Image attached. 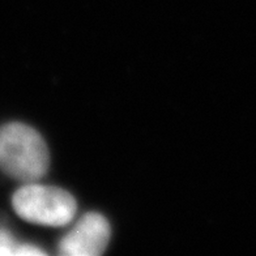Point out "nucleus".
Segmentation results:
<instances>
[{
    "label": "nucleus",
    "mask_w": 256,
    "mask_h": 256,
    "mask_svg": "<svg viewBox=\"0 0 256 256\" xmlns=\"http://www.w3.org/2000/svg\"><path fill=\"white\" fill-rule=\"evenodd\" d=\"M16 213L28 222L60 228L74 218L78 204L68 191L54 186L24 183L12 198Z\"/></svg>",
    "instance_id": "2"
},
{
    "label": "nucleus",
    "mask_w": 256,
    "mask_h": 256,
    "mask_svg": "<svg viewBox=\"0 0 256 256\" xmlns=\"http://www.w3.org/2000/svg\"><path fill=\"white\" fill-rule=\"evenodd\" d=\"M50 153L44 138L30 126L7 123L0 127V170L21 183L46 176Z\"/></svg>",
    "instance_id": "1"
},
{
    "label": "nucleus",
    "mask_w": 256,
    "mask_h": 256,
    "mask_svg": "<svg viewBox=\"0 0 256 256\" xmlns=\"http://www.w3.org/2000/svg\"><path fill=\"white\" fill-rule=\"evenodd\" d=\"M20 243L17 242L8 230L0 228V256L17 255Z\"/></svg>",
    "instance_id": "4"
},
{
    "label": "nucleus",
    "mask_w": 256,
    "mask_h": 256,
    "mask_svg": "<svg viewBox=\"0 0 256 256\" xmlns=\"http://www.w3.org/2000/svg\"><path fill=\"white\" fill-rule=\"evenodd\" d=\"M18 256H42L46 255L44 250L38 248L37 246L30 244V243H20L18 251H17Z\"/></svg>",
    "instance_id": "5"
},
{
    "label": "nucleus",
    "mask_w": 256,
    "mask_h": 256,
    "mask_svg": "<svg viewBox=\"0 0 256 256\" xmlns=\"http://www.w3.org/2000/svg\"><path fill=\"white\" fill-rule=\"evenodd\" d=\"M110 225L102 214L86 213L59 242L64 256H98L104 252L110 240Z\"/></svg>",
    "instance_id": "3"
}]
</instances>
